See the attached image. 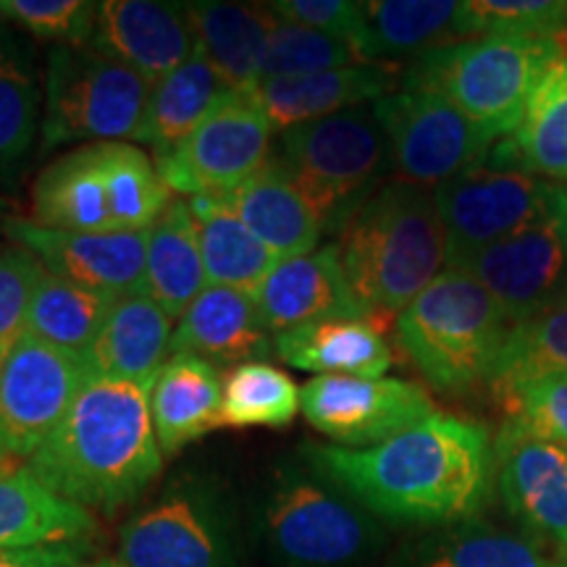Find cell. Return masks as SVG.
<instances>
[{"label": "cell", "instance_id": "42", "mask_svg": "<svg viewBox=\"0 0 567 567\" xmlns=\"http://www.w3.org/2000/svg\"><path fill=\"white\" fill-rule=\"evenodd\" d=\"M45 266L21 247H0V371L27 334L30 305Z\"/></svg>", "mask_w": 567, "mask_h": 567}, {"label": "cell", "instance_id": "33", "mask_svg": "<svg viewBox=\"0 0 567 567\" xmlns=\"http://www.w3.org/2000/svg\"><path fill=\"white\" fill-rule=\"evenodd\" d=\"M208 287L200 243L187 200H174L147 239V266L142 292L151 295L168 318H182Z\"/></svg>", "mask_w": 567, "mask_h": 567}, {"label": "cell", "instance_id": "40", "mask_svg": "<svg viewBox=\"0 0 567 567\" xmlns=\"http://www.w3.org/2000/svg\"><path fill=\"white\" fill-rule=\"evenodd\" d=\"M360 63L365 61L352 42L276 19L260 80L318 74V71L360 66Z\"/></svg>", "mask_w": 567, "mask_h": 567}, {"label": "cell", "instance_id": "16", "mask_svg": "<svg viewBox=\"0 0 567 567\" xmlns=\"http://www.w3.org/2000/svg\"><path fill=\"white\" fill-rule=\"evenodd\" d=\"M305 421L337 444L373 446L434 415L425 389L402 379L316 375L300 389Z\"/></svg>", "mask_w": 567, "mask_h": 567}, {"label": "cell", "instance_id": "25", "mask_svg": "<svg viewBox=\"0 0 567 567\" xmlns=\"http://www.w3.org/2000/svg\"><path fill=\"white\" fill-rule=\"evenodd\" d=\"M224 379L197 354H172L151 386V417L163 455L221 429Z\"/></svg>", "mask_w": 567, "mask_h": 567}, {"label": "cell", "instance_id": "10", "mask_svg": "<svg viewBox=\"0 0 567 567\" xmlns=\"http://www.w3.org/2000/svg\"><path fill=\"white\" fill-rule=\"evenodd\" d=\"M124 567H239L231 502L218 481L184 473L118 534Z\"/></svg>", "mask_w": 567, "mask_h": 567}, {"label": "cell", "instance_id": "11", "mask_svg": "<svg viewBox=\"0 0 567 567\" xmlns=\"http://www.w3.org/2000/svg\"><path fill=\"white\" fill-rule=\"evenodd\" d=\"M450 268L471 274L509 323L528 321L567 302V189L557 184L551 200L534 221L465 255Z\"/></svg>", "mask_w": 567, "mask_h": 567}, {"label": "cell", "instance_id": "2", "mask_svg": "<svg viewBox=\"0 0 567 567\" xmlns=\"http://www.w3.org/2000/svg\"><path fill=\"white\" fill-rule=\"evenodd\" d=\"M151 386L90 375L59 429L24 467L87 513H116L137 502L163 467Z\"/></svg>", "mask_w": 567, "mask_h": 567}, {"label": "cell", "instance_id": "7", "mask_svg": "<svg viewBox=\"0 0 567 567\" xmlns=\"http://www.w3.org/2000/svg\"><path fill=\"white\" fill-rule=\"evenodd\" d=\"M559 59L555 40H460L413 59L402 71V87L439 92L471 122L502 140L517 130L530 92Z\"/></svg>", "mask_w": 567, "mask_h": 567}, {"label": "cell", "instance_id": "41", "mask_svg": "<svg viewBox=\"0 0 567 567\" xmlns=\"http://www.w3.org/2000/svg\"><path fill=\"white\" fill-rule=\"evenodd\" d=\"M0 13L34 40L82 48L92 42L97 3L87 0H0Z\"/></svg>", "mask_w": 567, "mask_h": 567}, {"label": "cell", "instance_id": "38", "mask_svg": "<svg viewBox=\"0 0 567 567\" xmlns=\"http://www.w3.org/2000/svg\"><path fill=\"white\" fill-rule=\"evenodd\" d=\"M300 413V389L281 368L245 363L224 375L221 421L231 429H284Z\"/></svg>", "mask_w": 567, "mask_h": 567}, {"label": "cell", "instance_id": "23", "mask_svg": "<svg viewBox=\"0 0 567 567\" xmlns=\"http://www.w3.org/2000/svg\"><path fill=\"white\" fill-rule=\"evenodd\" d=\"M224 197L247 229L281 260L316 252L326 234L313 203L274 153L260 172Z\"/></svg>", "mask_w": 567, "mask_h": 567}, {"label": "cell", "instance_id": "8", "mask_svg": "<svg viewBox=\"0 0 567 567\" xmlns=\"http://www.w3.org/2000/svg\"><path fill=\"white\" fill-rule=\"evenodd\" d=\"M255 536L281 567H350L379 544L371 513L316 467L284 463L255 509Z\"/></svg>", "mask_w": 567, "mask_h": 567}, {"label": "cell", "instance_id": "4", "mask_svg": "<svg viewBox=\"0 0 567 567\" xmlns=\"http://www.w3.org/2000/svg\"><path fill=\"white\" fill-rule=\"evenodd\" d=\"M172 203V189L140 147L92 142L42 168L32 187V221L87 234L151 231Z\"/></svg>", "mask_w": 567, "mask_h": 567}, {"label": "cell", "instance_id": "9", "mask_svg": "<svg viewBox=\"0 0 567 567\" xmlns=\"http://www.w3.org/2000/svg\"><path fill=\"white\" fill-rule=\"evenodd\" d=\"M153 84L92 45H53L45 69L42 151L137 137Z\"/></svg>", "mask_w": 567, "mask_h": 567}, {"label": "cell", "instance_id": "12", "mask_svg": "<svg viewBox=\"0 0 567 567\" xmlns=\"http://www.w3.org/2000/svg\"><path fill=\"white\" fill-rule=\"evenodd\" d=\"M373 111L386 132L392 174L425 189L484 166L496 142L434 90L400 87Z\"/></svg>", "mask_w": 567, "mask_h": 567}, {"label": "cell", "instance_id": "34", "mask_svg": "<svg viewBox=\"0 0 567 567\" xmlns=\"http://www.w3.org/2000/svg\"><path fill=\"white\" fill-rule=\"evenodd\" d=\"M40 76L24 40L0 30V176H13L40 130Z\"/></svg>", "mask_w": 567, "mask_h": 567}, {"label": "cell", "instance_id": "20", "mask_svg": "<svg viewBox=\"0 0 567 567\" xmlns=\"http://www.w3.org/2000/svg\"><path fill=\"white\" fill-rule=\"evenodd\" d=\"M255 302L274 337L329 318L373 321L352 292L337 243L300 258L281 260L258 289Z\"/></svg>", "mask_w": 567, "mask_h": 567}, {"label": "cell", "instance_id": "45", "mask_svg": "<svg viewBox=\"0 0 567 567\" xmlns=\"http://www.w3.org/2000/svg\"><path fill=\"white\" fill-rule=\"evenodd\" d=\"M84 542L45 544L30 549H0V567H82Z\"/></svg>", "mask_w": 567, "mask_h": 567}, {"label": "cell", "instance_id": "30", "mask_svg": "<svg viewBox=\"0 0 567 567\" xmlns=\"http://www.w3.org/2000/svg\"><path fill=\"white\" fill-rule=\"evenodd\" d=\"M92 534L87 509L53 494L27 467H0V549L87 542Z\"/></svg>", "mask_w": 567, "mask_h": 567}, {"label": "cell", "instance_id": "35", "mask_svg": "<svg viewBox=\"0 0 567 567\" xmlns=\"http://www.w3.org/2000/svg\"><path fill=\"white\" fill-rule=\"evenodd\" d=\"M557 375H567V302L509 329L488 389L505 405L523 386Z\"/></svg>", "mask_w": 567, "mask_h": 567}, {"label": "cell", "instance_id": "27", "mask_svg": "<svg viewBox=\"0 0 567 567\" xmlns=\"http://www.w3.org/2000/svg\"><path fill=\"white\" fill-rule=\"evenodd\" d=\"M195 40L231 92H252L264 76L268 40L276 17L268 6L197 0L187 3Z\"/></svg>", "mask_w": 567, "mask_h": 567}, {"label": "cell", "instance_id": "3", "mask_svg": "<svg viewBox=\"0 0 567 567\" xmlns=\"http://www.w3.org/2000/svg\"><path fill=\"white\" fill-rule=\"evenodd\" d=\"M337 247L360 305L379 326L392 321L446 264V231L434 189L386 182L354 213Z\"/></svg>", "mask_w": 567, "mask_h": 567}, {"label": "cell", "instance_id": "19", "mask_svg": "<svg viewBox=\"0 0 567 567\" xmlns=\"http://www.w3.org/2000/svg\"><path fill=\"white\" fill-rule=\"evenodd\" d=\"M90 45L155 84L193 59L197 40L187 3L105 0L97 3Z\"/></svg>", "mask_w": 567, "mask_h": 567}, {"label": "cell", "instance_id": "17", "mask_svg": "<svg viewBox=\"0 0 567 567\" xmlns=\"http://www.w3.org/2000/svg\"><path fill=\"white\" fill-rule=\"evenodd\" d=\"M494 476L507 513L567 559V452L565 446L505 421L494 442Z\"/></svg>", "mask_w": 567, "mask_h": 567}, {"label": "cell", "instance_id": "13", "mask_svg": "<svg viewBox=\"0 0 567 567\" xmlns=\"http://www.w3.org/2000/svg\"><path fill=\"white\" fill-rule=\"evenodd\" d=\"M274 134V124L247 92H229L176 151L155 161V168L172 193L226 195L266 166Z\"/></svg>", "mask_w": 567, "mask_h": 567}, {"label": "cell", "instance_id": "24", "mask_svg": "<svg viewBox=\"0 0 567 567\" xmlns=\"http://www.w3.org/2000/svg\"><path fill=\"white\" fill-rule=\"evenodd\" d=\"M172 318L166 310L151 295L132 292L113 302L84 360L97 379L153 384L172 352Z\"/></svg>", "mask_w": 567, "mask_h": 567}, {"label": "cell", "instance_id": "21", "mask_svg": "<svg viewBox=\"0 0 567 567\" xmlns=\"http://www.w3.org/2000/svg\"><path fill=\"white\" fill-rule=\"evenodd\" d=\"M402 74L394 63H360L318 74L260 80L247 95L260 105L276 132L379 103L396 92Z\"/></svg>", "mask_w": 567, "mask_h": 567}, {"label": "cell", "instance_id": "29", "mask_svg": "<svg viewBox=\"0 0 567 567\" xmlns=\"http://www.w3.org/2000/svg\"><path fill=\"white\" fill-rule=\"evenodd\" d=\"M208 287L258 295L281 258L247 229L224 195L189 197Z\"/></svg>", "mask_w": 567, "mask_h": 567}, {"label": "cell", "instance_id": "26", "mask_svg": "<svg viewBox=\"0 0 567 567\" xmlns=\"http://www.w3.org/2000/svg\"><path fill=\"white\" fill-rule=\"evenodd\" d=\"M274 354L287 365L318 375L384 379L392 350L384 329L365 318H329L274 337Z\"/></svg>", "mask_w": 567, "mask_h": 567}, {"label": "cell", "instance_id": "5", "mask_svg": "<svg viewBox=\"0 0 567 567\" xmlns=\"http://www.w3.org/2000/svg\"><path fill=\"white\" fill-rule=\"evenodd\" d=\"M509 318L471 274L446 268L396 316L394 337L425 384L442 394L488 386Z\"/></svg>", "mask_w": 567, "mask_h": 567}, {"label": "cell", "instance_id": "32", "mask_svg": "<svg viewBox=\"0 0 567 567\" xmlns=\"http://www.w3.org/2000/svg\"><path fill=\"white\" fill-rule=\"evenodd\" d=\"M365 40L363 59L386 63L434 51L463 40V3L455 0H371L363 3Z\"/></svg>", "mask_w": 567, "mask_h": 567}, {"label": "cell", "instance_id": "46", "mask_svg": "<svg viewBox=\"0 0 567 567\" xmlns=\"http://www.w3.org/2000/svg\"><path fill=\"white\" fill-rule=\"evenodd\" d=\"M82 567H124L122 563H92V565H82Z\"/></svg>", "mask_w": 567, "mask_h": 567}, {"label": "cell", "instance_id": "28", "mask_svg": "<svg viewBox=\"0 0 567 567\" xmlns=\"http://www.w3.org/2000/svg\"><path fill=\"white\" fill-rule=\"evenodd\" d=\"M486 166L515 168L530 176L567 179V61L544 71L526 113L509 137L494 142Z\"/></svg>", "mask_w": 567, "mask_h": 567}, {"label": "cell", "instance_id": "48", "mask_svg": "<svg viewBox=\"0 0 567 567\" xmlns=\"http://www.w3.org/2000/svg\"><path fill=\"white\" fill-rule=\"evenodd\" d=\"M559 567H567V559H565V563H559Z\"/></svg>", "mask_w": 567, "mask_h": 567}, {"label": "cell", "instance_id": "44", "mask_svg": "<svg viewBox=\"0 0 567 567\" xmlns=\"http://www.w3.org/2000/svg\"><path fill=\"white\" fill-rule=\"evenodd\" d=\"M268 9L276 19L289 21V24L308 27V30L334 34V38L352 42L358 53L363 55V3H350V0H276V3H268Z\"/></svg>", "mask_w": 567, "mask_h": 567}, {"label": "cell", "instance_id": "37", "mask_svg": "<svg viewBox=\"0 0 567 567\" xmlns=\"http://www.w3.org/2000/svg\"><path fill=\"white\" fill-rule=\"evenodd\" d=\"M413 567H559V563L549 559L534 538L465 520L423 542L413 555Z\"/></svg>", "mask_w": 567, "mask_h": 567}, {"label": "cell", "instance_id": "1", "mask_svg": "<svg viewBox=\"0 0 567 567\" xmlns=\"http://www.w3.org/2000/svg\"><path fill=\"white\" fill-rule=\"evenodd\" d=\"M300 455L354 505L394 526H460L492 494V436L457 415L434 413L365 450L302 444Z\"/></svg>", "mask_w": 567, "mask_h": 567}, {"label": "cell", "instance_id": "22", "mask_svg": "<svg viewBox=\"0 0 567 567\" xmlns=\"http://www.w3.org/2000/svg\"><path fill=\"white\" fill-rule=\"evenodd\" d=\"M182 352L197 354L216 368L266 363L274 354V334L252 295L205 287L174 329L172 354Z\"/></svg>", "mask_w": 567, "mask_h": 567}, {"label": "cell", "instance_id": "47", "mask_svg": "<svg viewBox=\"0 0 567 567\" xmlns=\"http://www.w3.org/2000/svg\"><path fill=\"white\" fill-rule=\"evenodd\" d=\"M3 224H6V216H3V208H0V231H3Z\"/></svg>", "mask_w": 567, "mask_h": 567}, {"label": "cell", "instance_id": "14", "mask_svg": "<svg viewBox=\"0 0 567 567\" xmlns=\"http://www.w3.org/2000/svg\"><path fill=\"white\" fill-rule=\"evenodd\" d=\"M90 375L84 354L27 331L0 371V457L30 460L59 429Z\"/></svg>", "mask_w": 567, "mask_h": 567}, {"label": "cell", "instance_id": "36", "mask_svg": "<svg viewBox=\"0 0 567 567\" xmlns=\"http://www.w3.org/2000/svg\"><path fill=\"white\" fill-rule=\"evenodd\" d=\"M116 300L118 297L95 292L51 271H42L30 305L27 331L61 350L84 354L101 334Z\"/></svg>", "mask_w": 567, "mask_h": 567}, {"label": "cell", "instance_id": "39", "mask_svg": "<svg viewBox=\"0 0 567 567\" xmlns=\"http://www.w3.org/2000/svg\"><path fill=\"white\" fill-rule=\"evenodd\" d=\"M567 27V0H471L463 3L460 32L476 38L555 40Z\"/></svg>", "mask_w": 567, "mask_h": 567}, {"label": "cell", "instance_id": "18", "mask_svg": "<svg viewBox=\"0 0 567 567\" xmlns=\"http://www.w3.org/2000/svg\"><path fill=\"white\" fill-rule=\"evenodd\" d=\"M3 234L61 279L111 297L142 292L151 231H63L9 216Z\"/></svg>", "mask_w": 567, "mask_h": 567}, {"label": "cell", "instance_id": "15", "mask_svg": "<svg viewBox=\"0 0 567 567\" xmlns=\"http://www.w3.org/2000/svg\"><path fill=\"white\" fill-rule=\"evenodd\" d=\"M557 184L515 168L476 166L439 184L434 200L446 231V264L488 247L547 208Z\"/></svg>", "mask_w": 567, "mask_h": 567}, {"label": "cell", "instance_id": "6", "mask_svg": "<svg viewBox=\"0 0 567 567\" xmlns=\"http://www.w3.org/2000/svg\"><path fill=\"white\" fill-rule=\"evenodd\" d=\"M274 158L313 203L326 234H342L392 174L389 140L373 105L279 132Z\"/></svg>", "mask_w": 567, "mask_h": 567}, {"label": "cell", "instance_id": "31", "mask_svg": "<svg viewBox=\"0 0 567 567\" xmlns=\"http://www.w3.org/2000/svg\"><path fill=\"white\" fill-rule=\"evenodd\" d=\"M229 92L197 45L193 59L153 84L145 118L134 140L151 147L155 161L166 158Z\"/></svg>", "mask_w": 567, "mask_h": 567}, {"label": "cell", "instance_id": "43", "mask_svg": "<svg viewBox=\"0 0 567 567\" xmlns=\"http://www.w3.org/2000/svg\"><path fill=\"white\" fill-rule=\"evenodd\" d=\"M499 408L507 413V421L520 429L567 446V375L523 386Z\"/></svg>", "mask_w": 567, "mask_h": 567}]
</instances>
